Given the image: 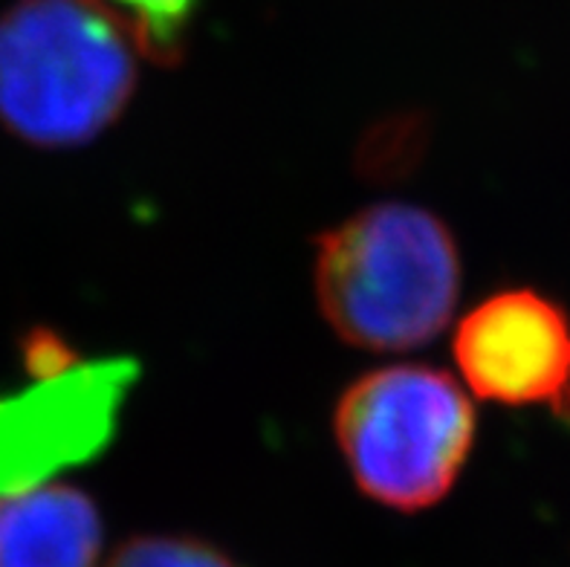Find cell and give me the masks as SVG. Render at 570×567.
I'll return each mask as SVG.
<instances>
[{"label":"cell","mask_w":570,"mask_h":567,"mask_svg":"<svg viewBox=\"0 0 570 567\" xmlns=\"http://www.w3.org/2000/svg\"><path fill=\"white\" fill-rule=\"evenodd\" d=\"M313 287L342 342L376 353L414 351L455 313L461 252L429 208L374 203L322 232Z\"/></svg>","instance_id":"cell-1"},{"label":"cell","mask_w":570,"mask_h":567,"mask_svg":"<svg viewBox=\"0 0 570 567\" xmlns=\"http://www.w3.org/2000/svg\"><path fill=\"white\" fill-rule=\"evenodd\" d=\"M105 567H240L220 547L191 536H139L116 547Z\"/></svg>","instance_id":"cell-8"},{"label":"cell","mask_w":570,"mask_h":567,"mask_svg":"<svg viewBox=\"0 0 570 567\" xmlns=\"http://www.w3.org/2000/svg\"><path fill=\"white\" fill-rule=\"evenodd\" d=\"M333 434L356 487L397 512L452 492L475 446L470 394L441 368L389 365L342 391Z\"/></svg>","instance_id":"cell-3"},{"label":"cell","mask_w":570,"mask_h":567,"mask_svg":"<svg viewBox=\"0 0 570 567\" xmlns=\"http://www.w3.org/2000/svg\"><path fill=\"white\" fill-rule=\"evenodd\" d=\"M32 391L0 400V496L99 452L130 382V362L76 368L43 336L32 348Z\"/></svg>","instance_id":"cell-4"},{"label":"cell","mask_w":570,"mask_h":567,"mask_svg":"<svg viewBox=\"0 0 570 567\" xmlns=\"http://www.w3.org/2000/svg\"><path fill=\"white\" fill-rule=\"evenodd\" d=\"M137 50L99 0H18L0 14V125L36 148L94 143L134 99Z\"/></svg>","instance_id":"cell-2"},{"label":"cell","mask_w":570,"mask_h":567,"mask_svg":"<svg viewBox=\"0 0 570 567\" xmlns=\"http://www.w3.org/2000/svg\"><path fill=\"white\" fill-rule=\"evenodd\" d=\"M452 351L481 400L570 417V316L539 290L487 295L458 322Z\"/></svg>","instance_id":"cell-5"},{"label":"cell","mask_w":570,"mask_h":567,"mask_svg":"<svg viewBox=\"0 0 570 567\" xmlns=\"http://www.w3.org/2000/svg\"><path fill=\"white\" fill-rule=\"evenodd\" d=\"M101 516L87 492L32 483L0 496V567H96Z\"/></svg>","instance_id":"cell-6"},{"label":"cell","mask_w":570,"mask_h":567,"mask_svg":"<svg viewBox=\"0 0 570 567\" xmlns=\"http://www.w3.org/2000/svg\"><path fill=\"white\" fill-rule=\"evenodd\" d=\"M122 21L139 52L159 65L180 61L200 0H99Z\"/></svg>","instance_id":"cell-7"}]
</instances>
